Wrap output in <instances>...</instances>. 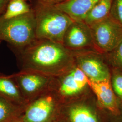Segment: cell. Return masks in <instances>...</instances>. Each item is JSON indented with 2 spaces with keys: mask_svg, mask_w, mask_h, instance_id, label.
Returning a JSON list of instances; mask_svg holds the SVG:
<instances>
[{
  "mask_svg": "<svg viewBox=\"0 0 122 122\" xmlns=\"http://www.w3.org/2000/svg\"><path fill=\"white\" fill-rule=\"evenodd\" d=\"M20 70L35 71L54 77L75 65L72 52L60 43L36 39L22 50L15 52Z\"/></svg>",
  "mask_w": 122,
  "mask_h": 122,
  "instance_id": "1",
  "label": "cell"
},
{
  "mask_svg": "<svg viewBox=\"0 0 122 122\" xmlns=\"http://www.w3.org/2000/svg\"><path fill=\"white\" fill-rule=\"evenodd\" d=\"M32 10L35 17L36 38L62 44L66 31L74 20L54 5L37 2Z\"/></svg>",
  "mask_w": 122,
  "mask_h": 122,
  "instance_id": "2",
  "label": "cell"
},
{
  "mask_svg": "<svg viewBox=\"0 0 122 122\" xmlns=\"http://www.w3.org/2000/svg\"><path fill=\"white\" fill-rule=\"evenodd\" d=\"M0 36L13 51L19 52L36 39V23L33 10L10 19L0 17Z\"/></svg>",
  "mask_w": 122,
  "mask_h": 122,
  "instance_id": "3",
  "label": "cell"
},
{
  "mask_svg": "<svg viewBox=\"0 0 122 122\" xmlns=\"http://www.w3.org/2000/svg\"><path fill=\"white\" fill-rule=\"evenodd\" d=\"M59 122H109V114L92 92L78 99L61 104Z\"/></svg>",
  "mask_w": 122,
  "mask_h": 122,
  "instance_id": "4",
  "label": "cell"
},
{
  "mask_svg": "<svg viewBox=\"0 0 122 122\" xmlns=\"http://www.w3.org/2000/svg\"><path fill=\"white\" fill-rule=\"evenodd\" d=\"M49 89L61 104L76 100L92 92L89 79L75 64L64 73L52 77Z\"/></svg>",
  "mask_w": 122,
  "mask_h": 122,
  "instance_id": "5",
  "label": "cell"
},
{
  "mask_svg": "<svg viewBox=\"0 0 122 122\" xmlns=\"http://www.w3.org/2000/svg\"><path fill=\"white\" fill-rule=\"evenodd\" d=\"M61 103L51 90L37 96L25 106L21 122H56Z\"/></svg>",
  "mask_w": 122,
  "mask_h": 122,
  "instance_id": "6",
  "label": "cell"
},
{
  "mask_svg": "<svg viewBox=\"0 0 122 122\" xmlns=\"http://www.w3.org/2000/svg\"><path fill=\"white\" fill-rule=\"evenodd\" d=\"M72 52L75 64L89 81L98 82L110 80L111 68L104 53L95 49Z\"/></svg>",
  "mask_w": 122,
  "mask_h": 122,
  "instance_id": "7",
  "label": "cell"
},
{
  "mask_svg": "<svg viewBox=\"0 0 122 122\" xmlns=\"http://www.w3.org/2000/svg\"><path fill=\"white\" fill-rule=\"evenodd\" d=\"M90 27L94 48L102 53L112 51L122 41V25L109 15Z\"/></svg>",
  "mask_w": 122,
  "mask_h": 122,
  "instance_id": "8",
  "label": "cell"
},
{
  "mask_svg": "<svg viewBox=\"0 0 122 122\" xmlns=\"http://www.w3.org/2000/svg\"><path fill=\"white\" fill-rule=\"evenodd\" d=\"M10 75L27 103L49 89L52 78L44 74L28 70H20L17 73Z\"/></svg>",
  "mask_w": 122,
  "mask_h": 122,
  "instance_id": "9",
  "label": "cell"
},
{
  "mask_svg": "<svg viewBox=\"0 0 122 122\" xmlns=\"http://www.w3.org/2000/svg\"><path fill=\"white\" fill-rule=\"evenodd\" d=\"M62 44L71 51L95 49L91 28L84 21H73L66 31Z\"/></svg>",
  "mask_w": 122,
  "mask_h": 122,
  "instance_id": "10",
  "label": "cell"
},
{
  "mask_svg": "<svg viewBox=\"0 0 122 122\" xmlns=\"http://www.w3.org/2000/svg\"><path fill=\"white\" fill-rule=\"evenodd\" d=\"M89 83L92 92L100 106L110 115H116L118 112L119 101L115 96L110 80Z\"/></svg>",
  "mask_w": 122,
  "mask_h": 122,
  "instance_id": "11",
  "label": "cell"
},
{
  "mask_svg": "<svg viewBox=\"0 0 122 122\" xmlns=\"http://www.w3.org/2000/svg\"><path fill=\"white\" fill-rule=\"evenodd\" d=\"M99 0H67L54 5L74 21H83Z\"/></svg>",
  "mask_w": 122,
  "mask_h": 122,
  "instance_id": "12",
  "label": "cell"
},
{
  "mask_svg": "<svg viewBox=\"0 0 122 122\" xmlns=\"http://www.w3.org/2000/svg\"><path fill=\"white\" fill-rule=\"evenodd\" d=\"M0 96L18 105L25 106L27 104L10 75L0 73Z\"/></svg>",
  "mask_w": 122,
  "mask_h": 122,
  "instance_id": "13",
  "label": "cell"
},
{
  "mask_svg": "<svg viewBox=\"0 0 122 122\" xmlns=\"http://www.w3.org/2000/svg\"><path fill=\"white\" fill-rule=\"evenodd\" d=\"M25 106L0 96V122H15L20 120Z\"/></svg>",
  "mask_w": 122,
  "mask_h": 122,
  "instance_id": "14",
  "label": "cell"
},
{
  "mask_svg": "<svg viewBox=\"0 0 122 122\" xmlns=\"http://www.w3.org/2000/svg\"><path fill=\"white\" fill-rule=\"evenodd\" d=\"M112 0H99L83 20L89 26L108 17Z\"/></svg>",
  "mask_w": 122,
  "mask_h": 122,
  "instance_id": "15",
  "label": "cell"
},
{
  "mask_svg": "<svg viewBox=\"0 0 122 122\" xmlns=\"http://www.w3.org/2000/svg\"><path fill=\"white\" fill-rule=\"evenodd\" d=\"M31 10L24 0H10L4 13L0 17L4 19H10L29 13Z\"/></svg>",
  "mask_w": 122,
  "mask_h": 122,
  "instance_id": "16",
  "label": "cell"
},
{
  "mask_svg": "<svg viewBox=\"0 0 122 122\" xmlns=\"http://www.w3.org/2000/svg\"><path fill=\"white\" fill-rule=\"evenodd\" d=\"M104 54L111 69L122 71V41L112 51Z\"/></svg>",
  "mask_w": 122,
  "mask_h": 122,
  "instance_id": "17",
  "label": "cell"
},
{
  "mask_svg": "<svg viewBox=\"0 0 122 122\" xmlns=\"http://www.w3.org/2000/svg\"><path fill=\"white\" fill-rule=\"evenodd\" d=\"M110 82L118 100L122 102V71L115 69H111Z\"/></svg>",
  "mask_w": 122,
  "mask_h": 122,
  "instance_id": "18",
  "label": "cell"
},
{
  "mask_svg": "<svg viewBox=\"0 0 122 122\" xmlns=\"http://www.w3.org/2000/svg\"><path fill=\"white\" fill-rule=\"evenodd\" d=\"M109 16L122 25V0H112Z\"/></svg>",
  "mask_w": 122,
  "mask_h": 122,
  "instance_id": "19",
  "label": "cell"
},
{
  "mask_svg": "<svg viewBox=\"0 0 122 122\" xmlns=\"http://www.w3.org/2000/svg\"><path fill=\"white\" fill-rule=\"evenodd\" d=\"M109 122H122V102L119 101L118 113L116 115H110L109 114Z\"/></svg>",
  "mask_w": 122,
  "mask_h": 122,
  "instance_id": "20",
  "label": "cell"
},
{
  "mask_svg": "<svg viewBox=\"0 0 122 122\" xmlns=\"http://www.w3.org/2000/svg\"><path fill=\"white\" fill-rule=\"evenodd\" d=\"M37 2L44 4L54 5L64 2L67 0H37Z\"/></svg>",
  "mask_w": 122,
  "mask_h": 122,
  "instance_id": "21",
  "label": "cell"
},
{
  "mask_svg": "<svg viewBox=\"0 0 122 122\" xmlns=\"http://www.w3.org/2000/svg\"><path fill=\"white\" fill-rule=\"evenodd\" d=\"M10 0H0V16L3 13Z\"/></svg>",
  "mask_w": 122,
  "mask_h": 122,
  "instance_id": "22",
  "label": "cell"
},
{
  "mask_svg": "<svg viewBox=\"0 0 122 122\" xmlns=\"http://www.w3.org/2000/svg\"><path fill=\"white\" fill-rule=\"evenodd\" d=\"M21 122L20 120H18V121H16V122Z\"/></svg>",
  "mask_w": 122,
  "mask_h": 122,
  "instance_id": "23",
  "label": "cell"
},
{
  "mask_svg": "<svg viewBox=\"0 0 122 122\" xmlns=\"http://www.w3.org/2000/svg\"><path fill=\"white\" fill-rule=\"evenodd\" d=\"M2 41V40L1 39V38H0V43Z\"/></svg>",
  "mask_w": 122,
  "mask_h": 122,
  "instance_id": "24",
  "label": "cell"
},
{
  "mask_svg": "<svg viewBox=\"0 0 122 122\" xmlns=\"http://www.w3.org/2000/svg\"><path fill=\"white\" fill-rule=\"evenodd\" d=\"M58 122V121H57V122Z\"/></svg>",
  "mask_w": 122,
  "mask_h": 122,
  "instance_id": "25",
  "label": "cell"
},
{
  "mask_svg": "<svg viewBox=\"0 0 122 122\" xmlns=\"http://www.w3.org/2000/svg\"></svg>",
  "mask_w": 122,
  "mask_h": 122,
  "instance_id": "26",
  "label": "cell"
}]
</instances>
